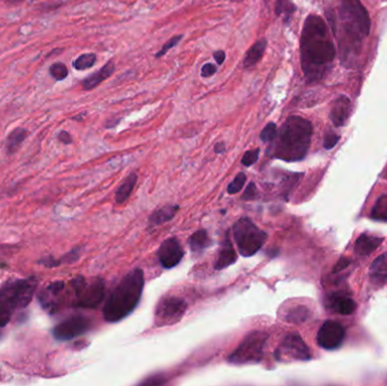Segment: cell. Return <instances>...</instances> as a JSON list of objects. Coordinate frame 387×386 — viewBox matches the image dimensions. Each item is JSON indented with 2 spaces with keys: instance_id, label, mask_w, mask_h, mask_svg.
<instances>
[{
  "instance_id": "cell-41",
  "label": "cell",
  "mask_w": 387,
  "mask_h": 386,
  "mask_svg": "<svg viewBox=\"0 0 387 386\" xmlns=\"http://www.w3.org/2000/svg\"><path fill=\"white\" fill-rule=\"evenodd\" d=\"M8 3H11V5H15V3H18V2H22L23 0H6Z\"/></svg>"
},
{
  "instance_id": "cell-23",
  "label": "cell",
  "mask_w": 387,
  "mask_h": 386,
  "mask_svg": "<svg viewBox=\"0 0 387 386\" xmlns=\"http://www.w3.org/2000/svg\"><path fill=\"white\" fill-rule=\"evenodd\" d=\"M28 136V130L24 128H15V129L7 136L6 142V150L8 154H13L18 150L21 144L24 142V139Z\"/></svg>"
},
{
  "instance_id": "cell-30",
  "label": "cell",
  "mask_w": 387,
  "mask_h": 386,
  "mask_svg": "<svg viewBox=\"0 0 387 386\" xmlns=\"http://www.w3.org/2000/svg\"><path fill=\"white\" fill-rule=\"evenodd\" d=\"M278 134V127L274 123H268L260 132V139L264 143H272Z\"/></svg>"
},
{
  "instance_id": "cell-9",
  "label": "cell",
  "mask_w": 387,
  "mask_h": 386,
  "mask_svg": "<svg viewBox=\"0 0 387 386\" xmlns=\"http://www.w3.org/2000/svg\"><path fill=\"white\" fill-rule=\"evenodd\" d=\"M187 304L179 297H165L159 302L155 312V323L158 326L176 324L183 319Z\"/></svg>"
},
{
  "instance_id": "cell-32",
  "label": "cell",
  "mask_w": 387,
  "mask_h": 386,
  "mask_svg": "<svg viewBox=\"0 0 387 386\" xmlns=\"http://www.w3.org/2000/svg\"><path fill=\"white\" fill-rule=\"evenodd\" d=\"M181 39H183V35H176V36L171 37V39H170L168 42H166L164 45H163L161 50L159 51V52H157V55H155V57H157V58H161V57L164 54H166V52H168L170 49H172L173 47H176V45L180 42Z\"/></svg>"
},
{
  "instance_id": "cell-25",
  "label": "cell",
  "mask_w": 387,
  "mask_h": 386,
  "mask_svg": "<svg viewBox=\"0 0 387 386\" xmlns=\"http://www.w3.org/2000/svg\"><path fill=\"white\" fill-rule=\"evenodd\" d=\"M370 218L376 221L387 222V195H383L377 199L370 212Z\"/></svg>"
},
{
  "instance_id": "cell-5",
  "label": "cell",
  "mask_w": 387,
  "mask_h": 386,
  "mask_svg": "<svg viewBox=\"0 0 387 386\" xmlns=\"http://www.w3.org/2000/svg\"><path fill=\"white\" fill-rule=\"evenodd\" d=\"M35 279L9 281L0 288V330L9 323L17 310L28 307L35 292Z\"/></svg>"
},
{
  "instance_id": "cell-20",
  "label": "cell",
  "mask_w": 387,
  "mask_h": 386,
  "mask_svg": "<svg viewBox=\"0 0 387 386\" xmlns=\"http://www.w3.org/2000/svg\"><path fill=\"white\" fill-rule=\"evenodd\" d=\"M266 45H267V41L265 39H260L258 40L257 42L254 43L253 47L249 49L247 55L245 57L244 67L250 68L255 66L256 64L261 59V57H263L265 49H266Z\"/></svg>"
},
{
  "instance_id": "cell-40",
  "label": "cell",
  "mask_w": 387,
  "mask_h": 386,
  "mask_svg": "<svg viewBox=\"0 0 387 386\" xmlns=\"http://www.w3.org/2000/svg\"><path fill=\"white\" fill-rule=\"evenodd\" d=\"M214 151H215V153H218V154L225 152V151H226V145H225V143L221 142V143H218V144H216L215 147H214Z\"/></svg>"
},
{
  "instance_id": "cell-7",
  "label": "cell",
  "mask_w": 387,
  "mask_h": 386,
  "mask_svg": "<svg viewBox=\"0 0 387 386\" xmlns=\"http://www.w3.org/2000/svg\"><path fill=\"white\" fill-rule=\"evenodd\" d=\"M268 334L263 331H253L246 335L236 350L227 357V361L233 365H247L260 362L264 357V349Z\"/></svg>"
},
{
  "instance_id": "cell-6",
  "label": "cell",
  "mask_w": 387,
  "mask_h": 386,
  "mask_svg": "<svg viewBox=\"0 0 387 386\" xmlns=\"http://www.w3.org/2000/svg\"><path fill=\"white\" fill-rule=\"evenodd\" d=\"M233 237L240 255L250 257L260 251L266 241L267 234L249 218H242L233 225Z\"/></svg>"
},
{
  "instance_id": "cell-35",
  "label": "cell",
  "mask_w": 387,
  "mask_h": 386,
  "mask_svg": "<svg viewBox=\"0 0 387 386\" xmlns=\"http://www.w3.org/2000/svg\"><path fill=\"white\" fill-rule=\"evenodd\" d=\"M216 70H218V68H216V66L213 65V64H206V65H204L202 68V76L210 77L216 73Z\"/></svg>"
},
{
  "instance_id": "cell-22",
  "label": "cell",
  "mask_w": 387,
  "mask_h": 386,
  "mask_svg": "<svg viewBox=\"0 0 387 386\" xmlns=\"http://www.w3.org/2000/svg\"><path fill=\"white\" fill-rule=\"evenodd\" d=\"M136 183H137V176L135 173L129 175L126 180L120 185L119 188L116 192V202L118 204H123L126 202L129 196H130L131 192L134 191V187Z\"/></svg>"
},
{
  "instance_id": "cell-4",
  "label": "cell",
  "mask_w": 387,
  "mask_h": 386,
  "mask_svg": "<svg viewBox=\"0 0 387 386\" xmlns=\"http://www.w3.org/2000/svg\"><path fill=\"white\" fill-rule=\"evenodd\" d=\"M144 273L140 268L129 272L117 285L103 307V317L110 323L124 320L132 313L142 297Z\"/></svg>"
},
{
  "instance_id": "cell-8",
  "label": "cell",
  "mask_w": 387,
  "mask_h": 386,
  "mask_svg": "<svg viewBox=\"0 0 387 386\" xmlns=\"http://www.w3.org/2000/svg\"><path fill=\"white\" fill-rule=\"evenodd\" d=\"M75 291V306L82 308H94L104 298V281L100 278L87 282L83 276H77L71 282Z\"/></svg>"
},
{
  "instance_id": "cell-37",
  "label": "cell",
  "mask_w": 387,
  "mask_h": 386,
  "mask_svg": "<svg viewBox=\"0 0 387 386\" xmlns=\"http://www.w3.org/2000/svg\"><path fill=\"white\" fill-rule=\"evenodd\" d=\"M350 263H351V260L349 259V258H341L339 262H337V264L335 265V267H334V273H337V272H341V271H343L344 268H347L349 265H350Z\"/></svg>"
},
{
  "instance_id": "cell-36",
  "label": "cell",
  "mask_w": 387,
  "mask_h": 386,
  "mask_svg": "<svg viewBox=\"0 0 387 386\" xmlns=\"http://www.w3.org/2000/svg\"><path fill=\"white\" fill-rule=\"evenodd\" d=\"M257 196V192H256V187L254 183H252L246 189V192L244 193V195H242V199H254Z\"/></svg>"
},
{
  "instance_id": "cell-16",
  "label": "cell",
  "mask_w": 387,
  "mask_h": 386,
  "mask_svg": "<svg viewBox=\"0 0 387 386\" xmlns=\"http://www.w3.org/2000/svg\"><path fill=\"white\" fill-rule=\"evenodd\" d=\"M238 255L237 252L234 251L233 245L231 243V240L229 239V237H226L225 241L222 243L221 249L219 252L218 259H216V263L214 265L215 270H223L230 265H232L237 262Z\"/></svg>"
},
{
  "instance_id": "cell-24",
  "label": "cell",
  "mask_w": 387,
  "mask_h": 386,
  "mask_svg": "<svg viewBox=\"0 0 387 386\" xmlns=\"http://www.w3.org/2000/svg\"><path fill=\"white\" fill-rule=\"evenodd\" d=\"M211 245V239L205 230H198L189 238V246L193 253H200Z\"/></svg>"
},
{
  "instance_id": "cell-27",
  "label": "cell",
  "mask_w": 387,
  "mask_h": 386,
  "mask_svg": "<svg viewBox=\"0 0 387 386\" xmlns=\"http://www.w3.org/2000/svg\"><path fill=\"white\" fill-rule=\"evenodd\" d=\"M295 11V6L292 3L290 0H276L275 3V14L280 16V15L284 14L286 16V23L289 22L291 15Z\"/></svg>"
},
{
  "instance_id": "cell-12",
  "label": "cell",
  "mask_w": 387,
  "mask_h": 386,
  "mask_svg": "<svg viewBox=\"0 0 387 386\" xmlns=\"http://www.w3.org/2000/svg\"><path fill=\"white\" fill-rule=\"evenodd\" d=\"M91 328V322L84 316H73L63 321L54 328V336L59 341H68L81 336Z\"/></svg>"
},
{
  "instance_id": "cell-39",
  "label": "cell",
  "mask_w": 387,
  "mask_h": 386,
  "mask_svg": "<svg viewBox=\"0 0 387 386\" xmlns=\"http://www.w3.org/2000/svg\"><path fill=\"white\" fill-rule=\"evenodd\" d=\"M213 56H214V59L216 60V63H218V65H222V64L225 63L226 54H225V51H223V50L215 51Z\"/></svg>"
},
{
  "instance_id": "cell-28",
  "label": "cell",
  "mask_w": 387,
  "mask_h": 386,
  "mask_svg": "<svg viewBox=\"0 0 387 386\" xmlns=\"http://www.w3.org/2000/svg\"><path fill=\"white\" fill-rule=\"evenodd\" d=\"M97 62V56L94 54H84L79 56L77 59L75 60L73 66L75 69L77 70H84L87 68H91Z\"/></svg>"
},
{
  "instance_id": "cell-19",
  "label": "cell",
  "mask_w": 387,
  "mask_h": 386,
  "mask_svg": "<svg viewBox=\"0 0 387 386\" xmlns=\"http://www.w3.org/2000/svg\"><path fill=\"white\" fill-rule=\"evenodd\" d=\"M369 276L374 283L381 285L387 281V253H384L370 264Z\"/></svg>"
},
{
  "instance_id": "cell-14",
  "label": "cell",
  "mask_w": 387,
  "mask_h": 386,
  "mask_svg": "<svg viewBox=\"0 0 387 386\" xmlns=\"http://www.w3.org/2000/svg\"><path fill=\"white\" fill-rule=\"evenodd\" d=\"M326 307L341 315H350L355 310L356 304L344 292H334L326 298Z\"/></svg>"
},
{
  "instance_id": "cell-18",
  "label": "cell",
  "mask_w": 387,
  "mask_h": 386,
  "mask_svg": "<svg viewBox=\"0 0 387 386\" xmlns=\"http://www.w3.org/2000/svg\"><path fill=\"white\" fill-rule=\"evenodd\" d=\"M113 73H115V64L110 60L100 70L96 71V73L89 77H86L84 81H83V89L86 91L93 90L94 88H97V85H100L102 82L111 76Z\"/></svg>"
},
{
  "instance_id": "cell-17",
  "label": "cell",
  "mask_w": 387,
  "mask_h": 386,
  "mask_svg": "<svg viewBox=\"0 0 387 386\" xmlns=\"http://www.w3.org/2000/svg\"><path fill=\"white\" fill-rule=\"evenodd\" d=\"M383 238L362 233L355 244V253L358 256H367L373 253L383 243Z\"/></svg>"
},
{
  "instance_id": "cell-3",
  "label": "cell",
  "mask_w": 387,
  "mask_h": 386,
  "mask_svg": "<svg viewBox=\"0 0 387 386\" xmlns=\"http://www.w3.org/2000/svg\"><path fill=\"white\" fill-rule=\"evenodd\" d=\"M313 125L299 116H291L282 125L269 147L272 157L287 162L300 161L308 153Z\"/></svg>"
},
{
  "instance_id": "cell-11",
  "label": "cell",
  "mask_w": 387,
  "mask_h": 386,
  "mask_svg": "<svg viewBox=\"0 0 387 386\" xmlns=\"http://www.w3.org/2000/svg\"><path fill=\"white\" fill-rule=\"evenodd\" d=\"M345 339V330L339 322L326 321L318 330L316 341L325 350H335L342 346Z\"/></svg>"
},
{
  "instance_id": "cell-33",
  "label": "cell",
  "mask_w": 387,
  "mask_h": 386,
  "mask_svg": "<svg viewBox=\"0 0 387 386\" xmlns=\"http://www.w3.org/2000/svg\"><path fill=\"white\" fill-rule=\"evenodd\" d=\"M258 157H259V149L248 151V152H246L244 154V157H242L241 163L245 166L253 165L258 160Z\"/></svg>"
},
{
  "instance_id": "cell-26",
  "label": "cell",
  "mask_w": 387,
  "mask_h": 386,
  "mask_svg": "<svg viewBox=\"0 0 387 386\" xmlns=\"http://www.w3.org/2000/svg\"><path fill=\"white\" fill-rule=\"evenodd\" d=\"M309 316V310L303 306H298L290 309L286 316V321L292 324H299L305 322Z\"/></svg>"
},
{
  "instance_id": "cell-13",
  "label": "cell",
  "mask_w": 387,
  "mask_h": 386,
  "mask_svg": "<svg viewBox=\"0 0 387 386\" xmlns=\"http://www.w3.org/2000/svg\"><path fill=\"white\" fill-rule=\"evenodd\" d=\"M158 257L164 268H172L180 263L184 257V249L176 238L164 240L158 251Z\"/></svg>"
},
{
  "instance_id": "cell-1",
  "label": "cell",
  "mask_w": 387,
  "mask_h": 386,
  "mask_svg": "<svg viewBox=\"0 0 387 386\" xmlns=\"http://www.w3.org/2000/svg\"><path fill=\"white\" fill-rule=\"evenodd\" d=\"M301 68L308 83L322 81L335 58V47L324 20L317 15H309L303 24L301 39Z\"/></svg>"
},
{
  "instance_id": "cell-10",
  "label": "cell",
  "mask_w": 387,
  "mask_h": 386,
  "mask_svg": "<svg viewBox=\"0 0 387 386\" xmlns=\"http://www.w3.org/2000/svg\"><path fill=\"white\" fill-rule=\"evenodd\" d=\"M276 360H284V359H292V360H310L312 354H310L309 347L303 341L299 334L291 333L288 334L283 341L281 342L278 350L275 351Z\"/></svg>"
},
{
  "instance_id": "cell-15",
  "label": "cell",
  "mask_w": 387,
  "mask_h": 386,
  "mask_svg": "<svg viewBox=\"0 0 387 386\" xmlns=\"http://www.w3.org/2000/svg\"><path fill=\"white\" fill-rule=\"evenodd\" d=\"M351 113V101L347 96H340L334 100L331 109V113H329V118H331L334 126L341 127L344 126L347 124L349 117Z\"/></svg>"
},
{
  "instance_id": "cell-42",
  "label": "cell",
  "mask_w": 387,
  "mask_h": 386,
  "mask_svg": "<svg viewBox=\"0 0 387 386\" xmlns=\"http://www.w3.org/2000/svg\"><path fill=\"white\" fill-rule=\"evenodd\" d=\"M83 117H84V113H83V115H79V116H77V117H74V120H82V118Z\"/></svg>"
},
{
  "instance_id": "cell-2",
  "label": "cell",
  "mask_w": 387,
  "mask_h": 386,
  "mask_svg": "<svg viewBox=\"0 0 387 386\" xmlns=\"http://www.w3.org/2000/svg\"><path fill=\"white\" fill-rule=\"evenodd\" d=\"M370 17L360 0H341L339 25L332 24L333 33L339 29L341 58L344 64H352L360 54L362 41L369 35Z\"/></svg>"
},
{
  "instance_id": "cell-29",
  "label": "cell",
  "mask_w": 387,
  "mask_h": 386,
  "mask_svg": "<svg viewBox=\"0 0 387 386\" xmlns=\"http://www.w3.org/2000/svg\"><path fill=\"white\" fill-rule=\"evenodd\" d=\"M49 71L56 81H63L68 76V68L63 63H55L54 65H51Z\"/></svg>"
},
{
  "instance_id": "cell-34",
  "label": "cell",
  "mask_w": 387,
  "mask_h": 386,
  "mask_svg": "<svg viewBox=\"0 0 387 386\" xmlns=\"http://www.w3.org/2000/svg\"><path fill=\"white\" fill-rule=\"evenodd\" d=\"M339 141H340V135H336L335 132L333 131H327L326 132L325 139H324V147L327 150H331L336 145Z\"/></svg>"
},
{
  "instance_id": "cell-38",
  "label": "cell",
  "mask_w": 387,
  "mask_h": 386,
  "mask_svg": "<svg viewBox=\"0 0 387 386\" xmlns=\"http://www.w3.org/2000/svg\"><path fill=\"white\" fill-rule=\"evenodd\" d=\"M58 138H59V141L62 142V143H64V144H70L71 142H73V138H71V136H70L69 132H67V131H64V130L59 132Z\"/></svg>"
},
{
  "instance_id": "cell-31",
  "label": "cell",
  "mask_w": 387,
  "mask_h": 386,
  "mask_svg": "<svg viewBox=\"0 0 387 386\" xmlns=\"http://www.w3.org/2000/svg\"><path fill=\"white\" fill-rule=\"evenodd\" d=\"M246 183V175L244 172H240L238 173L236 176V178L232 180V183L229 185V187H227V193L231 195H234L239 193V191H241V188L244 187V185Z\"/></svg>"
},
{
  "instance_id": "cell-21",
  "label": "cell",
  "mask_w": 387,
  "mask_h": 386,
  "mask_svg": "<svg viewBox=\"0 0 387 386\" xmlns=\"http://www.w3.org/2000/svg\"><path fill=\"white\" fill-rule=\"evenodd\" d=\"M178 210H179V206L178 205H168L162 207V209H159L151 215L149 219V223L151 225H159L164 222L172 220Z\"/></svg>"
}]
</instances>
